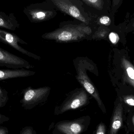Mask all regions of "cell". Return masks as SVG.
<instances>
[{"mask_svg":"<svg viewBox=\"0 0 134 134\" xmlns=\"http://www.w3.org/2000/svg\"><path fill=\"white\" fill-rule=\"evenodd\" d=\"M92 33L91 29L88 25L75 19L62 22L58 28L43 34L41 37L58 43H68L82 41Z\"/></svg>","mask_w":134,"mask_h":134,"instance_id":"1","label":"cell"},{"mask_svg":"<svg viewBox=\"0 0 134 134\" xmlns=\"http://www.w3.org/2000/svg\"><path fill=\"white\" fill-rule=\"evenodd\" d=\"M58 10L52 0L31 4L25 7L23 12L32 23L49 21L56 17Z\"/></svg>","mask_w":134,"mask_h":134,"instance_id":"2","label":"cell"},{"mask_svg":"<svg viewBox=\"0 0 134 134\" xmlns=\"http://www.w3.org/2000/svg\"><path fill=\"white\" fill-rule=\"evenodd\" d=\"M73 62L76 72L77 80L83 88L96 99L100 108L103 109L104 106L98 91L87 74L89 63L88 60L83 57H77L73 59Z\"/></svg>","mask_w":134,"mask_h":134,"instance_id":"3","label":"cell"},{"mask_svg":"<svg viewBox=\"0 0 134 134\" xmlns=\"http://www.w3.org/2000/svg\"><path fill=\"white\" fill-rule=\"evenodd\" d=\"M88 96L83 88H76L67 94L63 102L55 107L54 114L59 115L69 110L76 109L88 102Z\"/></svg>","mask_w":134,"mask_h":134,"instance_id":"4","label":"cell"},{"mask_svg":"<svg viewBox=\"0 0 134 134\" xmlns=\"http://www.w3.org/2000/svg\"><path fill=\"white\" fill-rule=\"evenodd\" d=\"M51 88L48 86L34 88L29 87L23 92V97L20 101L23 107L26 110L33 109L47 99L51 92Z\"/></svg>","mask_w":134,"mask_h":134,"instance_id":"5","label":"cell"},{"mask_svg":"<svg viewBox=\"0 0 134 134\" xmlns=\"http://www.w3.org/2000/svg\"><path fill=\"white\" fill-rule=\"evenodd\" d=\"M58 11L79 20L88 25L89 21L83 12L82 1L80 0H52Z\"/></svg>","mask_w":134,"mask_h":134,"instance_id":"6","label":"cell"},{"mask_svg":"<svg viewBox=\"0 0 134 134\" xmlns=\"http://www.w3.org/2000/svg\"><path fill=\"white\" fill-rule=\"evenodd\" d=\"M85 118L57 122L54 127L52 134H81L85 128Z\"/></svg>","mask_w":134,"mask_h":134,"instance_id":"7","label":"cell"},{"mask_svg":"<svg viewBox=\"0 0 134 134\" xmlns=\"http://www.w3.org/2000/svg\"><path fill=\"white\" fill-rule=\"evenodd\" d=\"M0 42L10 46L22 54L32 58L35 60L38 61H40L41 60V56L32 53L21 47L20 45V44H28V43L22 40L18 36L14 33L10 32L2 29H1Z\"/></svg>","mask_w":134,"mask_h":134,"instance_id":"8","label":"cell"},{"mask_svg":"<svg viewBox=\"0 0 134 134\" xmlns=\"http://www.w3.org/2000/svg\"><path fill=\"white\" fill-rule=\"evenodd\" d=\"M0 66L12 69H32L34 66L25 59L0 48Z\"/></svg>","mask_w":134,"mask_h":134,"instance_id":"9","label":"cell"},{"mask_svg":"<svg viewBox=\"0 0 134 134\" xmlns=\"http://www.w3.org/2000/svg\"><path fill=\"white\" fill-rule=\"evenodd\" d=\"M36 72L25 69H3L0 70V81L33 76Z\"/></svg>","mask_w":134,"mask_h":134,"instance_id":"10","label":"cell"},{"mask_svg":"<svg viewBox=\"0 0 134 134\" xmlns=\"http://www.w3.org/2000/svg\"><path fill=\"white\" fill-rule=\"evenodd\" d=\"M0 27L1 29H4L15 31L20 28V24L13 13L7 15L4 12H1Z\"/></svg>","mask_w":134,"mask_h":134,"instance_id":"11","label":"cell"},{"mask_svg":"<svg viewBox=\"0 0 134 134\" xmlns=\"http://www.w3.org/2000/svg\"><path fill=\"white\" fill-rule=\"evenodd\" d=\"M123 108L122 104L119 103L114 109L110 125V134H117L122 123Z\"/></svg>","mask_w":134,"mask_h":134,"instance_id":"12","label":"cell"},{"mask_svg":"<svg viewBox=\"0 0 134 134\" xmlns=\"http://www.w3.org/2000/svg\"><path fill=\"white\" fill-rule=\"evenodd\" d=\"M121 67L124 71L125 78L134 88V66L125 58L121 60Z\"/></svg>","mask_w":134,"mask_h":134,"instance_id":"13","label":"cell"},{"mask_svg":"<svg viewBox=\"0 0 134 134\" xmlns=\"http://www.w3.org/2000/svg\"><path fill=\"white\" fill-rule=\"evenodd\" d=\"M82 1L88 6L99 10L102 9L104 4L102 0H82Z\"/></svg>","mask_w":134,"mask_h":134,"instance_id":"14","label":"cell"},{"mask_svg":"<svg viewBox=\"0 0 134 134\" xmlns=\"http://www.w3.org/2000/svg\"><path fill=\"white\" fill-rule=\"evenodd\" d=\"M8 92L4 88L0 87V108L4 107L8 100Z\"/></svg>","mask_w":134,"mask_h":134,"instance_id":"15","label":"cell"},{"mask_svg":"<svg viewBox=\"0 0 134 134\" xmlns=\"http://www.w3.org/2000/svg\"><path fill=\"white\" fill-rule=\"evenodd\" d=\"M108 29L107 28H102L99 29L92 36L93 38L96 39H103L106 37L109 31Z\"/></svg>","mask_w":134,"mask_h":134,"instance_id":"16","label":"cell"},{"mask_svg":"<svg viewBox=\"0 0 134 134\" xmlns=\"http://www.w3.org/2000/svg\"><path fill=\"white\" fill-rule=\"evenodd\" d=\"M19 134H37L33 128L30 126H26L23 128Z\"/></svg>","mask_w":134,"mask_h":134,"instance_id":"17","label":"cell"},{"mask_svg":"<svg viewBox=\"0 0 134 134\" xmlns=\"http://www.w3.org/2000/svg\"><path fill=\"white\" fill-rule=\"evenodd\" d=\"M109 39L112 43L116 44L119 41V37L117 34L112 32L109 34Z\"/></svg>","mask_w":134,"mask_h":134,"instance_id":"18","label":"cell"},{"mask_svg":"<svg viewBox=\"0 0 134 134\" xmlns=\"http://www.w3.org/2000/svg\"><path fill=\"white\" fill-rule=\"evenodd\" d=\"M99 23L102 25L108 26L111 23V20L108 16H103L99 19Z\"/></svg>","mask_w":134,"mask_h":134,"instance_id":"19","label":"cell"},{"mask_svg":"<svg viewBox=\"0 0 134 134\" xmlns=\"http://www.w3.org/2000/svg\"><path fill=\"white\" fill-rule=\"evenodd\" d=\"M124 100L128 105L134 106V96H126L124 98Z\"/></svg>","mask_w":134,"mask_h":134,"instance_id":"20","label":"cell"},{"mask_svg":"<svg viewBox=\"0 0 134 134\" xmlns=\"http://www.w3.org/2000/svg\"><path fill=\"white\" fill-rule=\"evenodd\" d=\"M96 134H105V127L104 124H99L97 128Z\"/></svg>","mask_w":134,"mask_h":134,"instance_id":"21","label":"cell"},{"mask_svg":"<svg viewBox=\"0 0 134 134\" xmlns=\"http://www.w3.org/2000/svg\"><path fill=\"white\" fill-rule=\"evenodd\" d=\"M8 130L7 128L3 126H1L0 134H8Z\"/></svg>","mask_w":134,"mask_h":134,"instance_id":"22","label":"cell"},{"mask_svg":"<svg viewBox=\"0 0 134 134\" xmlns=\"http://www.w3.org/2000/svg\"><path fill=\"white\" fill-rule=\"evenodd\" d=\"M132 123H133V125H134V116H133L132 117Z\"/></svg>","mask_w":134,"mask_h":134,"instance_id":"23","label":"cell"}]
</instances>
